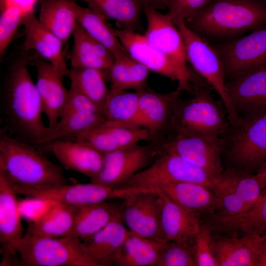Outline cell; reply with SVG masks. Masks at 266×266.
<instances>
[{"label":"cell","instance_id":"cell-1","mask_svg":"<svg viewBox=\"0 0 266 266\" xmlns=\"http://www.w3.org/2000/svg\"><path fill=\"white\" fill-rule=\"evenodd\" d=\"M29 58L23 57L10 67L0 98L2 129L40 151L44 125L42 101L28 68Z\"/></svg>","mask_w":266,"mask_h":266},{"label":"cell","instance_id":"cell-2","mask_svg":"<svg viewBox=\"0 0 266 266\" xmlns=\"http://www.w3.org/2000/svg\"><path fill=\"white\" fill-rule=\"evenodd\" d=\"M0 170L13 183L29 188L67 184L61 168L33 145L0 130Z\"/></svg>","mask_w":266,"mask_h":266},{"label":"cell","instance_id":"cell-3","mask_svg":"<svg viewBox=\"0 0 266 266\" xmlns=\"http://www.w3.org/2000/svg\"><path fill=\"white\" fill-rule=\"evenodd\" d=\"M184 22L200 36H232L266 25V3L261 0H213Z\"/></svg>","mask_w":266,"mask_h":266},{"label":"cell","instance_id":"cell-4","mask_svg":"<svg viewBox=\"0 0 266 266\" xmlns=\"http://www.w3.org/2000/svg\"><path fill=\"white\" fill-rule=\"evenodd\" d=\"M212 88L200 78L192 84V96L177 101L170 133L199 134L221 137L230 125L225 106L212 96Z\"/></svg>","mask_w":266,"mask_h":266},{"label":"cell","instance_id":"cell-5","mask_svg":"<svg viewBox=\"0 0 266 266\" xmlns=\"http://www.w3.org/2000/svg\"><path fill=\"white\" fill-rule=\"evenodd\" d=\"M221 137L228 167L256 174L266 163V110L240 117Z\"/></svg>","mask_w":266,"mask_h":266},{"label":"cell","instance_id":"cell-6","mask_svg":"<svg viewBox=\"0 0 266 266\" xmlns=\"http://www.w3.org/2000/svg\"><path fill=\"white\" fill-rule=\"evenodd\" d=\"M17 266H100L78 237H40L26 233L17 243Z\"/></svg>","mask_w":266,"mask_h":266},{"label":"cell","instance_id":"cell-7","mask_svg":"<svg viewBox=\"0 0 266 266\" xmlns=\"http://www.w3.org/2000/svg\"><path fill=\"white\" fill-rule=\"evenodd\" d=\"M143 12L147 20V29L143 34L148 41L165 56L174 66L178 75L177 90L190 93L196 72L193 73L187 64L183 36L169 14L145 6Z\"/></svg>","mask_w":266,"mask_h":266},{"label":"cell","instance_id":"cell-8","mask_svg":"<svg viewBox=\"0 0 266 266\" xmlns=\"http://www.w3.org/2000/svg\"><path fill=\"white\" fill-rule=\"evenodd\" d=\"M175 25L183 36L187 61L219 95L226 109L230 124L237 123L240 117L231 103L224 68L219 53L214 46L191 30L184 21Z\"/></svg>","mask_w":266,"mask_h":266},{"label":"cell","instance_id":"cell-9","mask_svg":"<svg viewBox=\"0 0 266 266\" xmlns=\"http://www.w3.org/2000/svg\"><path fill=\"white\" fill-rule=\"evenodd\" d=\"M8 180L16 194L40 200L60 203L74 208L112 199H124L131 194L144 191L143 188L136 187H108L93 182L29 188L16 184Z\"/></svg>","mask_w":266,"mask_h":266},{"label":"cell","instance_id":"cell-10","mask_svg":"<svg viewBox=\"0 0 266 266\" xmlns=\"http://www.w3.org/2000/svg\"><path fill=\"white\" fill-rule=\"evenodd\" d=\"M177 182L198 183L213 191L215 188L214 182L205 171L165 150L150 166L134 174L121 187L154 189L162 184Z\"/></svg>","mask_w":266,"mask_h":266},{"label":"cell","instance_id":"cell-11","mask_svg":"<svg viewBox=\"0 0 266 266\" xmlns=\"http://www.w3.org/2000/svg\"><path fill=\"white\" fill-rule=\"evenodd\" d=\"M162 150L173 153L203 170L212 179L215 187L219 184L224 170L221 137L170 133L163 143Z\"/></svg>","mask_w":266,"mask_h":266},{"label":"cell","instance_id":"cell-12","mask_svg":"<svg viewBox=\"0 0 266 266\" xmlns=\"http://www.w3.org/2000/svg\"><path fill=\"white\" fill-rule=\"evenodd\" d=\"M214 191L218 202L213 214L221 217L234 216L249 211L264 194L262 184L256 174L230 167L224 169Z\"/></svg>","mask_w":266,"mask_h":266},{"label":"cell","instance_id":"cell-13","mask_svg":"<svg viewBox=\"0 0 266 266\" xmlns=\"http://www.w3.org/2000/svg\"><path fill=\"white\" fill-rule=\"evenodd\" d=\"M105 117L95 105L76 88L70 86L68 99L59 120L54 127H46L41 148L57 139H75L82 133L101 126Z\"/></svg>","mask_w":266,"mask_h":266},{"label":"cell","instance_id":"cell-14","mask_svg":"<svg viewBox=\"0 0 266 266\" xmlns=\"http://www.w3.org/2000/svg\"><path fill=\"white\" fill-rule=\"evenodd\" d=\"M162 151L159 144H138L103 154V163L98 174L91 182L105 187H121L131 177L150 166Z\"/></svg>","mask_w":266,"mask_h":266},{"label":"cell","instance_id":"cell-15","mask_svg":"<svg viewBox=\"0 0 266 266\" xmlns=\"http://www.w3.org/2000/svg\"><path fill=\"white\" fill-rule=\"evenodd\" d=\"M231 79L266 64V24L235 40L214 46Z\"/></svg>","mask_w":266,"mask_h":266},{"label":"cell","instance_id":"cell-16","mask_svg":"<svg viewBox=\"0 0 266 266\" xmlns=\"http://www.w3.org/2000/svg\"><path fill=\"white\" fill-rule=\"evenodd\" d=\"M137 93L138 109L134 128L146 129L151 136L149 142L162 144L170 133L174 108L181 92L176 89L160 93L148 87Z\"/></svg>","mask_w":266,"mask_h":266},{"label":"cell","instance_id":"cell-17","mask_svg":"<svg viewBox=\"0 0 266 266\" xmlns=\"http://www.w3.org/2000/svg\"><path fill=\"white\" fill-rule=\"evenodd\" d=\"M122 202V217L130 232L163 242L160 226V197L155 189L131 194Z\"/></svg>","mask_w":266,"mask_h":266},{"label":"cell","instance_id":"cell-18","mask_svg":"<svg viewBox=\"0 0 266 266\" xmlns=\"http://www.w3.org/2000/svg\"><path fill=\"white\" fill-rule=\"evenodd\" d=\"M16 193L5 173L0 170V266H17L16 246L23 236Z\"/></svg>","mask_w":266,"mask_h":266},{"label":"cell","instance_id":"cell-19","mask_svg":"<svg viewBox=\"0 0 266 266\" xmlns=\"http://www.w3.org/2000/svg\"><path fill=\"white\" fill-rule=\"evenodd\" d=\"M157 191L160 197V226L163 242H173L192 249L202 225L200 214Z\"/></svg>","mask_w":266,"mask_h":266},{"label":"cell","instance_id":"cell-20","mask_svg":"<svg viewBox=\"0 0 266 266\" xmlns=\"http://www.w3.org/2000/svg\"><path fill=\"white\" fill-rule=\"evenodd\" d=\"M231 103L240 117L266 110V64L226 81Z\"/></svg>","mask_w":266,"mask_h":266},{"label":"cell","instance_id":"cell-21","mask_svg":"<svg viewBox=\"0 0 266 266\" xmlns=\"http://www.w3.org/2000/svg\"><path fill=\"white\" fill-rule=\"evenodd\" d=\"M37 71L36 86L42 101L43 113L49 128L58 123L67 102L69 90L64 84V72L40 58L29 59Z\"/></svg>","mask_w":266,"mask_h":266},{"label":"cell","instance_id":"cell-22","mask_svg":"<svg viewBox=\"0 0 266 266\" xmlns=\"http://www.w3.org/2000/svg\"><path fill=\"white\" fill-rule=\"evenodd\" d=\"M41 150L51 153L66 167L91 179L98 174L102 165L103 154L76 139L49 141L43 145Z\"/></svg>","mask_w":266,"mask_h":266},{"label":"cell","instance_id":"cell-23","mask_svg":"<svg viewBox=\"0 0 266 266\" xmlns=\"http://www.w3.org/2000/svg\"><path fill=\"white\" fill-rule=\"evenodd\" d=\"M265 236L228 234L213 238L219 266H257Z\"/></svg>","mask_w":266,"mask_h":266},{"label":"cell","instance_id":"cell-24","mask_svg":"<svg viewBox=\"0 0 266 266\" xmlns=\"http://www.w3.org/2000/svg\"><path fill=\"white\" fill-rule=\"evenodd\" d=\"M114 33L128 54L150 71L173 81H177L176 70L171 62L155 48L144 35L136 31L113 28Z\"/></svg>","mask_w":266,"mask_h":266},{"label":"cell","instance_id":"cell-25","mask_svg":"<svg viewBox=\"0 0 266 266\" xmlns=\"http://www.w3.org/2000/svg\"><path fill=\"white\" fill-rule=\"evenodd\" d=\"M22 25L25 32L22 49L25 52L35 50L41 57L67 75L68 69L64 59L62 42L42 26L34 12L26 17Z\"/></svg>","mask_w":266,"mask_h":266},{"label":"cell","instance_id":"cell-26","mask_svg":"<svg viewBox=\"0 0 266 266\" xmlns=\"http://www.w3.org/2000/svg\"><path fill=\"white\" fill-rule=\"evenodd\" d=\"M182 206L199 213L211 215L217 207L214 191L202 184L191 182L171 183L154 188Z\"/></svg>","mask_w":266,"mask_h":266},{"label":"cell","instance_id":"cell-27","mask_svg":"<svg viewBox=\"0 0 266 266\" xmlns=\"http://www.w3.org/2000/svg\"><path fill=\"white\" fill-rule=\"evenodd\" d=\"M122 215L114 219L87 240L82 241L89 255L100 266H113L114 258L129 233Z\"/></svg>","mask_w":266,"mask_h":266},{"label":"cell","instance_id":"cell-28","mask_svg":"<svg viewBox=\"0 0 266 266\" xmlns=\"http://www.w3.org/2000/svg\"><path fill=\"white\" fill-rule=\"evenodd\" d=\"M208 224L213 232L228 234L266 235V193L249 211L232 217L209 215Z\"/></svg>","mask_w":266,"mask_h":266},{"label":"cell","instance_id":"cell-29","mask_svg":"<svg viewBox=\"0 0 266 266\" xmlns=\"http://www.w3.org/2000/svg\"><path fill=\"white\" fill-rule=\"evenodd\" d=\"M73 208L74 221L70 236L78 237L82 241L122 215V203L108 200Z\"/></svg>","mask_w":266,"mask_h":266},{"label":"cell","instance_id":"cell-30","mask_svg":"<svg viewBox=\"0 0 266 266\" xmlns=\"http://www.w3.org/2000/svg\"><path fill=\"white\" fill-rule=\"evenodd\" d=\"M150 70L133 59L128 54L115 58L114 62L104 69L106 80L110 82V90H133L138 92L148 88L147 80Z\"/></svg>","mask_w":266,"mask_h":266},{"label":"cell","instance_id":"cell-31","mask_svg":"<svg viewBox=\"0 0 266 266\" xmlns=\"http://www.w3.org/2000/svg\"><path fill=\"white\" fill-rule=\"evenodd\" d=\"M73 45L70 55L71 66L105 69L114 62L112 53L91 37L77 23L73 33Z\"/></svg>","mask_w":266,"mask_h":266},{"label":"cell","instance_id":"cell-32","mask_svg":"<svg viewBox=\"0 0 266 266\" xmlns=\"http://www.w3.org/2000/svg\"><path fill=\"white\" fill-rule=\"evenodd\" d=\"M77 23L94 39L103 45L117 58L128 54L106 19L88 7L71 0Z\"/></svg>","mask_w":266,"mask_h":266},{"label":"cell","instance_id":"cell-33","mask_svg":"<svg viewBox=\"0 0 266 266\" xmlns=\"http://www.w3.org/2000/svg\"><path fill=\"white\" fill-rule=\"evenodd\" d=\"M38 19L64 44L67 43L77 24L71 0H40Z\"/></svg>","mask_w":266,"mask_h":266},{"label":"cell","instance_id":"cell-34","mask_svg":"<svg viewBox=\"0 0 266 266\" xmlns=\"http://www.w3.org/2000/svg\"><path fill=\"white\" fill-rule=\"evenodd\" d=\"M163 244L130 232L114 258L113 266H157Z\"/></svg>","mask_w":266,"mask_h":266},{"label":"cell","instance_id":"cell-35","mask_svg":"<svg viewBox=\"0 0 266 266\" xmlns=\"http://www.w3.org/2000/svg\"><path fill=\"white\" fill-rule=\"evenodd\" d=\"M53 203L46 212L29 225L27 233L46 237L71 235L74 221V208Z\"/></svg>","mask_w":266,"mask_h":266},{"label":"cell","instance_id":"cell-36","mask_svg":"<svg viewBox=\"0 0 266 266\" xmlns=\"http://www.w3.org/2000/svg\"><path fill=\"white\" fill-rule=\"evenodd\" d=\"M81 0L106 20H115L120 28L136 31L141 26L143 6L140 0Z\"/></svg>","mask_w":266,"mask_h":266},{"label":"cell","instance_id":"cell-37","mask_svg":"<svg viewBox=\"0 0 266 266\" xmlns=\"http://www.w3.org/2000/svg\"><path fill=\"white\" fill-rule=\"evenodd\" d=\"M71 86L74 87L98 108L104 116L105 105L109 90L104 70L91 67H73L67 74Z\"/></svg>","mask_w":266,"mask_h":266},{"label":"cell","instance_id":"cell-38","mask_svg":"<svg viewBox=\"0 0 266 266\" xmlns=\"http://www.w3.org/2000/svg\"><path fill=\"white\" fill-rule=\"evenodd\" d=\"M138 109V94L127 91L109 90L106 100L103 125L135 128Z\"/></svg>","mask_w":266,"mask_h":266},{"label":"cell","instance_id":"cell-39","mask_svg":"<svg viewBox=\"0 0 266 266\" xmlns=\"http://www.w3.org/2000/svg\"><path fill=\"white\" fill-rule=\"evenodd\" d=\"M27 15H28L15 6H7L0 10V58L3 56L19 27L23 25V21Z\"/></svg>","mask_w":266,"mask_h":266},{"label":"cell","instance_id":"cell-40","mask_svg":"<svg viewBox=\"0 0 266 266\" xmlns=\"http://www.w3.org/2000/svg\"><path fill=\"white\" fill-rule=\"evenodd\" d=\"M213 231L207 224H202L192 247L196 266H219L213 248Z\"/></svg>","mask_w":266,"mask_h":266},{"label":"cell","instance_id":"cell-41","mask_svg":"<svg viewBox=\"0 0 266 266\" xmlns=\"http://www.w3.org/2000/svg\"><path fill=\"white\" fill-rule=\"evenodd\" d=\"M196 266L192 249L173 242L163 243L157 266Z\"/></svg>","mask_w":266,"mask_h":266},{"label":"cell","instance_id":"cell-42","mask_svg":"<svg viewBox=\"0 0 266 266\" xmlns=\"http://www.w3.org/2000/svg\"><path fill=\"white\" fill-rule=\"evenodd\" d=\"M75 139L89 145L102 154L120 150L107 128L104 126L85 132Z\"/></svg>","mask_w":266,"mask_h":266},{"label":"cell","instance_id":"cell-43","mask_svg":"<svg viewBox=\"0 0 266 266\" xmlns=\"http://www.w3.org/2000/svg\"><path fill=\"white\" fill-rule=\"evenodd\" d=\"M213 0H168L167 8L175 24L195 15Z\"/></svg>","mask_w":266,"mask_h":266},{"label":"cell","instance_id":"cell-44","mask_svg":"<svg viewBox=\"0 0 266 266\" xmlns=\"http://www.w3.org/2000/svg\"><path fill=\"white\" fill-rule=\"evenodd\" d=\"M38 0H0V10L7 6H15L27 15L34 12V7Z\"/></svg>","mask_w":266,"mask_h":266},{"label":"cell","instance_id":"cell-45","mask_svg":"<svg viewBox=\"0 0 266 266\" xmlns=\"http://www.w3.org/2000/svg\"><path fill=\"white\" fill-rule=\"evenodd\" d=\"M140 1L143 8L148 6L158 10L167 8L168 0H140Z\"/></svg>","mask_w":266,"mask_h":266},{"label":"cell","instance_id":"cell-46","mask_svg":"<svg viewBox=\"0 0 266 266\" xmlns=\"http://www.w3.org/2000/svg\"><path fill=\"white\" fill-rule=\"evenodd\" d=\"M257 266H266V235H265L263 241Z\"/></svg>","mask_w":266,"mask_h":266},{"label":"cell","instance_id":"cell-47","mask_svg":"<svg viewBox=\"0 0 266 266\" xmlns=\"http://www.w3.org/2000/svg\"><path fill=\"white\" fill-rule=\"evenodd\" d=\"M256 174L261 182L264 194L266 193V163Z\"/></svg>","mask_w":266,"mask_h":266}]
</instances>
